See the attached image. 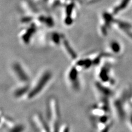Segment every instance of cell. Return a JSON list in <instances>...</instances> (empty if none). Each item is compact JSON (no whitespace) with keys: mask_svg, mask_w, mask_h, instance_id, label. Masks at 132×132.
<instances>
[{"mask_svg":"<svg viewBox=\"0 0 132 132\" xmlns=\"http://www.w3.org/2000/svg\"><path fill=\"white\" fill-rule=\"evenodd\" d=\"M50 79V75L49 74H45L41 77L36 84L30 88L29 92L27 95V98L28 100H32L40 94L46 86Z\"/></svg>","mask_w":132,"mask_h":132,"instance_id":"cell-4","label":"cell"},{"mask_svg":"<svg viewBox=\"0 0 132 132\" xmlns=\"http://www.w3.org/2000/svg\"><path fill=\"white\" fill-rule=\"evenodd\" d=\"M92 125L96 132H109L112 125L110 113L90 117Z\"/></svg>","mask_w":132,"mask_h":132,"instance_id":"cell-2","label":"cell"},{"mask_svg":"<svg viewBox=\"0 0 132 132\" xmlns=\"http://www.w3.org/2000/svg\"><path fill=\"white\" fill-rule=\"evenodd\" d=\"M60 107L54 97L48 98L46 104V120L51 132H59L62 126Z\"/></svg>","mask_w":132,"mask_h":132,"instance_id":"cell-1","label":"cell"},{"mask_svg":"<svg viewBox=\"0 0 132 132\" xmlns=\"http://www.w3.org/2000/svg\"><path fill=\"white\" fill-rule=\"evenodd\" d=\"M59 132H70V128L68 125L64 124L61 127Z\"/></svg>","mask_w":132,"mask_h":132,"instance_id":"cell-8","label":"cell"},{"mask_svg":"<svg viewBox=\"0 0 132 132\" xmlns=\"http://www.w3.org/2000/svg\"><path fill=\"white\" fill-rule=\"evenodd\" d=\"M30 88L29 86L27 85L23 86L22 87H19L16 89L13 92V96L16 98H21L22 97L28 95L29 92Z\"/></svg>","mask_w":132,"mask_h":132,"instance_id":"cell-6","label":"cell"},{"mask_svg":"<svg viewBox=\"0 0 132 132\" xmlns=\"http://www.w3.org/2000/svg\"><path fill=\"white\" fill-rule=\"evenodd\" d=\"M30 122L35 132H51L46 119L39 113L31 116Z\"/></svg>","mask_w":132,"mask_h":132,"instance_id":"cell-3","label":"cell"},{"mask_svg":"<svg viewBox=\"0 0 132 132\" xmlns=\"http://www.w3.org/2000/svg\"><path fill=\"white\" fill-rule=\"evenodd\" d=\"M7 132H26V127L24 124L16 122L6 129Z\"/></svg>","mask_w":132,"mask_h":132,"instance_id":"cell-7","label":"cell"},{"mask_svg":"<svg viewBox=\"0 0 132 132\" xmlns=\"http://www.w3.org/2000/svg\"><path fill=\"white\" fill-rule=\"evenodd\" d=\"M14 119L1 113V127L6 130L15 123Z\"/></svg>","mask_w":132,"mask_h":132,"instance_id":"cell-5","label":"cell"}]
</instances>
